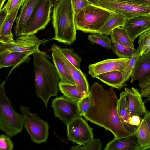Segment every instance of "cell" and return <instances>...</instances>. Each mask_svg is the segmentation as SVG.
<instances>
[{
    "label": "cell",
    "mask_w": 150,
    "mask_h": 150,
    "mask_svg": "<svg viewBox=\"0 0 150 150\" xmlns=\"http://www.w3.org/2000/svg\"><path fill=\"white\" fill-rule=\"evenodd\" d=\"M34 53L35 52L33 51L28 52H0V69L13 66L10 74L14 69L21 64L25 62H28L30 59L29 56Z\"/></svg>",
    "instance_id": "9a60e30c"
},
{
    "label": "cell",
    "mask_w": 150,
    "mask_h": 150,
    "mask_svg": "<svg viewBox=\"0 0 150 150\" xmlns=\"http://www.w3.org/2000/svg\"><path fill=\"white\" fill-rule=\"evenodd\" d=\"M7 15V9L4 7L0 11V30L6 18Z\"/></svg>",
    "instance_id": "ab89813d"
},
{
    "label": "cell",
    "mask_w": 150,
    "mask_h": 150,
    "mask_svg": "<svg viewBox=\"0 0 150 150\" xmlns=\"http://www.w3.org/2000/svg\"><path fill=\"white\" fill-rule=\"evenodd\" d=\"M143 119L146 121L149 129L150 130V112L147 110L146 112L143 115Z\"/></svg>",
    "instance_id": "60d3db41"
},
{
    "label": "cell",
    "mask_w": 150,
    "mask_h": 150,
    "mask_svg": "<svg viewBox=\"0 0 150 150\" xmlns=\"http://www.w3.org/2000/svg\"><path fill=\"white\" fill-rule=\"evenodd\" d=\"M68 140L81 146L93 139L92 128L81 116L77 117L67 125Z\"/></svg>",
    "instance_id": "30bf717a"
},
{
    "label": "cell",
    "mask_w": 150,
    "mask_h": 150,
    "mask_svg": "<svg viewBox=\"0 0 150 150\" xmlns=\"http://www.w3.org/2000/svg\"><path fill=\"white\" fill-rule=\"evenodd\" d=\"M39 0H25L17 17L14 28L15 35L20 36L21 31L26 24Z\"/></svg>",
    "instance_id": "d6986e66"
},
{
    "label": "cell",
    "mask_w": 150,
    "mask_h": 150,
    "mask_svg": "<svg viewBox=\"0 0 150 150\" xmlns=\"http://www.w3.org/2000/svg\"><path fill=\"white\" fill-rule=\"evenodd\" d=\"M111 35L125 45L133 49H135L133 43L124 28L118 27L114 29Z\"/></svg>",
    "instance_id": "f1b7e54d"
},
{
    "label": "cell",
    "mask_w": 150,
    "mask_h": 150,
    "mask_svg": "<svg viewBox=\"0 0 150 150\" xmlns=\"http://www.w3.org/2000/svg\"><path fill=\"white\" fill-rule=\"evenodd\" d=\"M10 0H8V1H9Z\"/></svg>",
    "instance_id": "bcb514c9"
},
{
    "label": "cell",
    "mask_w": 150,
    "mask_h": 150,
    "mask_svg": "<svg viewBox=\"0 0 150 150\" xmlns=\"http://www.w3.org/2000/svg\"><path fill=\"white\" fill-rule=\"evenodd\" d=\"M115 13L100 6L90 4L75 15L76 29L85 33L98 34L102 27Z\"/></svg>",
    "instance_id": "277c9868"
},
{
    "label": "cell",
    "mask_w": 150,
    "mask_h": 150,
    "mask_svg": "<svg viewBox=\"0 0 150 150\" xmlns=\"http://www.w3.org/2000/svg\"><path fill=\"white\" fill-rule=\"evenodd\" d=\"M25 0H10L8 1L4 6L7 10L8 14L15 10L19 6H21L23 4Z\"/></svg>",
    "instance_id": "8d00e7d4"
},
{
    "label": "cell",
    "mask_w": 150,
    "mask_h": 150,
    "mask_svg": "<svg viewBox=\"0 0 150 150\" xmlns=\"http://www.w3.org/2000/svg\"><path fill=\"white\" fill-rule=\"evenodd\" d=\"M110 35L111 40L112 43V50L119 58H130L134 50L120 42L116 38Z\"/></svg>",
    "instance_id": "4316f807"
},
{
    "label": "cell",
    "mask_w": 150,
    "mask_h": 150,
    "mask_svg": "<svg viewBox=\"0 0 150 150\" xmlns=\"http://www.w3.org/2000/svg\"><path fill=\"white\" fill-rule=\"evenodd\" d=\"M52 56L60 80L59 81L75 84L68 69L61 59L53 52H52Z\"/></svg>",
    "instance_id": "cb8c5ba5"
},
{
    "label": "cell",
    "mask_w": 150,
    "mask_h": 150,
    "mask_svg": "<svg viewBox=\"0 0 150 150\" xmlns=\"http://www.w3.org/2000/svg\"><path fill=\"white\" fill-rule=\"evenodd\" d=\"M88 39L93 44H97L107 49H112L111 41L108 35L91 34L88 35Z\"/></svg>",
    "instance_id": "f546056e"
},
{
    "label": "cell",
    "mask_w": 150,
    "mask_h": 150,
    "mask_svg": "<svg viewBox=\"0 0 150 150\" xmlns=\"http://www.w3.org/2000/svg\"><path fill=\"white\" fill-rule=\"evenodd\" d=\"M128 1H135L142 3H145L150 5V0H123Z\"/></svg>",
    "instance_id": "b9f144b4"
},
{
    "label": "cell",
    "mask_w": 150,
    "mask_h": 150,
    "mask_svg": "<svg viewBox=\"0 0 150 150\" xmlns=\"http://www.w3.org/2000/svg\"><path fill=\"white\" fill-rule=\"evenodd\" d=\"M124 92L128 101V108L130 117L133 115L141 117L146 112L144 103L142 99L139 90L134 87L129 88H124Z\"/></svg>",
    "instance_id": "2e32d148"
},
{
    "label": "cell",
    "mask_w": 150,
    "mask_h": 150,
    "mask_svg": "<svg viewBox=\"0 0 150 150\" xmlns=\"http://www.w3.org/2000/svg\"><path fill=\"white\" fill-rule=\"evenodd\" d=\"M6 0H0V11L2 9L3 5Z\"/></svg>",
    "instance_id": "ee69618b"
},
{
    "label": "cell",
    "mask_w": 150,
    "mask_h": 150,
    "mask_svg": "<svg viewBox=\"0 0 150 150\" xmlns=\"http://www.w3.org/2000/svg\"><path fill=\"white\" fill-rule=\"evenodd\" d=\"M58 85L63 95L70 99L78 101L84 96L75 84L59 81Z\"/></svg>",
    "instance_id": "484cf974"
},
{
    "label": "cell",
    "mask_w": 150,
    "mask_h": 150,
    "mask_svg": "<svg viewBox=\"0 0 150 150\" xmlns=\"http://www.w3.org/2000/svg\"><path fill=\"white\" fill-rule=\"evenodd\" d=\"M48 39H40L35 35L20 36L15 40L9 42H0V52L8 51L11 52H28L33 51L41 53L47 58L49 57L39 49L41 44L45 45L49 41Z\"/></svg>",
    "instance_id": "9c48e42d"
},
{
    "label": "cell",
    "mask_w": 150,
    "mask_h": 150,
    "mask_svg": "<svg viewBox=\"0 0 150 150\" xmlns=\"http://www.w3.org/2000/svg\"><path fill=\"white\" fill-rule=\"evenodd\" d=\"M130 58L108 59L88 66V73L93 78L99 74L109 71H118L123 74L128 64Z\"/></svg>",
    "instance_id": "7c38bea8"
},
{
    "label": "cell",
    "mask_w": 150,
    "mask_h": 150,
    "mask_svg": "<svg viewBox=\"0 0 150 150\" xmlns=\"http://www.w3.org/2000/svg\"><path fill=\"white\" fill-rule=\"evenodd\" d=\"M71 1L75 15L90 4L87 0H71Z\"/></svg>",
    "instance_id": "74e56055"
},
{
    "label": "cell",
    "mask_w": 150,
    "mask_h": 150,
    "mask_svg": "<svg viewBox=\"0 0 150 150\" xmlns=\"http://www.w3.org/2000/svg\"><path fill=\"white\" fill-rule=\"evenodd\" d=\"M124 91H122L118 99L117 105V112L121 122L125 130L130 134H134L138 127L132 125L129 123V112L128 102Z\"/></svg>",
    "instance_id": "ac0fdd59"
},
{
    "label": "cell",
    "mask_w": 150,
    "mask_h": 150,
    "mask_svg": "<svg viewBox=\"0 0 150 150\" xmlns=\"http://www.w3.org/2000/svg\"><path fill=\"white\" fill-rule=\"evenodd\" d=\"M103 7L121 14L126 19L150 14V5L140 2L123 0H99Z\"/></svg>",
    "instance_id": "52a82bcc"
},
{
    "label": "cell",
    "mask_w": 150,
    "mask_h": 150,
    "mask_svg": "<svg viewBox=\"0 0 150 150\" xmlns=\"http://www.w3.org/2000/svg\"><path fill=\"white\" fill-rule=\"evenodd\" d=\"M5 81L0 84V129L13 137L22 131L24 118L13 109L5 94Z\"/></svg>",
    "instance_id": "5b68a950"
},
{
    "label": "cell",
    "mask_w": 150,
    "mask_h": 150,
    "mask_svg": "<svg viewBox=\"0 0 150 150\" xmlns=\"http://www.w3.org/2000/svg\"></svg>",
    "instance_id": "7dc6e473"
},
{
    "label": "cell",
    "mask_w": 150,
    "mask_h": 150,
    "mask_svg": "<svg viewBox=\"0 0 150 150\" xmlns=\"http://www.w3.org/2000/svg\"><path fill=\"white\" fill-rule=\"evenodd\" d=\"M53 5L52 0H39L20 36L35 35L44 29L51 20Z\"/></svg>",
    "instance_id": "8992f818"
},
{
    "label": "cell",
    "mask_w": 150,
    "mask_h": 150,
    "mask_svg": "<svg viewBox=\"0 0 150 150\" xmlns=\"http://www.w3.org/2000/svg\"><path fill=\"white\" fill-rule=\"evenodd\" d=\"M150 130L144 120L141 122L134 134L136 137L139 144L146 150L150 148Z\"/></svg>",
    "instance_id": "d4e9b609"
},
{
    "label": "cell",
    "mask_w": 150,
    "mask_h": 150,
    "mask_svg": "<svg viewBox=\"0 0 150 150\" xmlns=\"http://www.w3.org/2000/svg\"><path fill=\"white\" fill-rule=\"evenodd\" d=\"M20 108L24 116L23 126L31 140L38 144L46 142L49 134L48 123L35 113H32L30 108L21 105Z\"/></svg>",
    "instance_id": "ba28073f"
},
{
    "label": "cell",
    "mask_w": 150,
    "mask_h": 150,
    "mask_svg": "<svg viewBox=\"0 0 150 150\" xmlns=\"http://www.w3.org/2000/svg\"><path fill=\"white\" fill-rule=\"evenodd\" d=\"M142 118L138 115H133L130 117L129 123L132 125L138 127Z\"/></svg>",
    "instance_id": "f35d334b"
},
{
    "label": "cell",
    "mask_w": 150,
    "mask_h": 150,
    "mask_svg": "<svg viewBox=\"0 0 150 150\" xmlns=\"http://www.w3.org/2000/svg\"><path fill=\"white\" fill-rule=\"evenodd\" d=\"M33 54L36 94L47 108L50 97L57 96L59 78L54 64L45 56L37 52Z\"/></svg>",
    "instance_id": "7a4b0ae2"
},
{
    "label": "cell",
    "mask_w": 150,
    "mask_h": 150,
    "mask_svg": "<svg viewBox=\"0 0 150 150\" xmlns=\"http://www.w3.org/2000/svg\"><path fill=\"white\" fill-rule=\"evenodd\" d=\"M126 19L122 15L115 13L101 28L98 34L107 35H110L115 28L123 27Z\"/></svg>",
    "instance_id": "603a6c76"
},
{
    "label": "cell",
    "mask_w": 150,
    "mask_h": 150,
    "mask_svg": "<svg viewBox=\"0 0 150 150\" xmlns=\"http://www.w3.org/2000/svg\"><path fill=\"white\" fill-rule=\"evenodd\" d=\"M52 52L55 53L62 61L68 69L75 84L84 96L89 94V86L88 82L84 74L80 69L76 68L70 63L61 52L58 46L54 44L50 49Z\"/></svg>",
    "instance_id": "4fadbf2b"
},
{
    "label": "cell",
    "mask_w": 150,
    "mask_h": 150,
    "mask_svg": "<svg viewBox=\"0 0 150 150\" xmlns=\"http://www.w3.org/2000/svg\"><path fill=\"white\" fill-rule=\"evenodd\" d=\"M77 102L64 95L54 99L51 106L54 110L55 117L59 119L66 126L74 119L81 116Z\"/></svg>",
    "instance_id": "8fae6325"
},
{
    "label": "cell",
    "mask_w": 150,
    "mask_h": 150,
    "mask_svg": "<svg viewBox=\"0 0 150 150\" xmlns=\"http://www.w3.org/2000/svg\"><path fill=\"white\" fill-rule=\"evenodd\" d=\"M90 96L89 93L78 101V109L81 117L84 116L87 112L90 105Z\"/></svg>",
    "instance_id": "e575fe53"
},
{
    "label": "cell",
    "mask_w": 150,
    "mask_h": 150,
    "mask_svg": "<svg viewBox=\"0 0 150 150\" xmlns=\"http://www.w3.org/2000/svg\"><path fill=\"white\" fill-rule=\"evenodd\" d=\"M123 27L133 42L140 35L150 30V14L126 19Z\"/></svg>",
    "instance_id": "5bb4252c"
},
{
    "label": "cell",
    "mask_w": 150,
    "mask_h": 150,
    "mask_svg": "<svg viewBox=\"0 0 150 150\" xmlns=\"http://www.w3.org/2000/svg\"><path fill=\"white\" fill-rule=\"evenodd\" d=\"M89 94L90 104L84 116L86 119L111 132L115 138L130 135L123 126L118 116V99L113 87L106 90L96 82L91 85Z\"/></svg>",
    "instance_id": "6da1fadb"
},
{
    "label": "cell",
    "mask_w": 150,
    "mask_h": 150,
    "mask_svg": "<svg viewBox=\"0 0 150 150\" xmlns=\"http://www.w3.org/2000/svg\"><path fill=\"white\" fill-rule=\"evenodd\" d=\"M139 85L141 88L140 94L142 97H146L147 101L150 98V74L139 80Z\"/></svg>",
    "instance_id": "836d02e7"
},
{
    "label": "cell",
    "mask_w": 150,
    "mask_h": 150,
    "mask_svg": "<svg viewBox=\"0 0 150 150\" xmlns=\"http://www.w3.org/2000/svg\"><path fill=\"white\" fill-rule=\"evenodd\" d=\"M140 57L138 48L135 49L132 56L130 58L128 64L123 74L125 82L130 79L136 64Z\"/></svg>",
    "instance_id": "1f68e13d"
},
{
    "label": "cell",
    "mask_w": 150,
    "mask_h": 150,
    "mask_svg": "<svg viewBox=\"0 0 150 150\" xmlns=\"http://www.w3.org/2000/svg\"><path fill=\"white\" fill-rule=\"evenodd\" d=\"M138 40V48L140 56L143 54L150 52V30L140 35Z\"/></svg>",
    "instance_id": "4dcf8cb0"
},
{
    "label": "cell",
    "mask_w": 150,
    "mask_h": 150,
    "mask_svg": "<svg viewBox=\"0 0 150 150\" xmlns=\"http://www.w3.org/2000/svg\"><path fill=\"white\" fill-rule=\"evenodd\" d=\"M90 4L98 6H100L99 4V0H87Z\"/></svg>",
    "instance_id": "7bdbcfd3"
},
{
    "label": "cell",
    "mask_w": 150,
    "mask_h": 150,
    "mask_svg": "<svg viewBox=\"0 0 150 150\" xmlns=\"http://www.w3.org/2000/svg\"><path fill=\"white\" fill-rule=\"evenodd\" d=\"M55 1H60V0H55Z\"/></svg>",
    "instance_id": "f6af8a7d"
},
{
    "label": "cell",
    "mask_w": 150,
    "mask_h": 150,
    "mask_svg": "<svg viewBox=\"0 0 150 150\" xmlns=\"http://www.w3.org/2000/svg\"><path fill=\"white\" fill-rule=\"evenodd\" d=\"M14 144L10 137L4 134L0 135V150H12Z\"/></svg>",
    "instance_id": "d590c367"
},
{
    "label": "cell",
    "mask_w": 150,
    "mask_h": 150,
    "mask_svg": "<svg viewBox=\"0 0 150 150\" xmlns=\"http://www.w3.org/2000/svg\"><path fill=\"white\" fill-rule=\"evenodd\" d=\"M106 85L118 89H121L127 85L124 80L123 74L115 71L102 73L95 77Z\"/></svg>",
    "instance_id": "44dd1931"
},
{
    "label": "cell",
    "mask_w": 150,
    "mask_h": 150,
    "mask_svg": "<svg viewBox=\"0 0 150 150\" xmlns=\"http://www.w3.org/2000/svg\"><path fill=\"white\" fill-rule=\"evenodd\" d=\"M150 74V52L143 54L138 60L130 77L131 83Z\"/></svg>",
    "instance_id": "ffe728a7"
},
{
    "label": "cell",
    "mask_w": 150,
    "mask_h": 150,
    "mask_svg": "<svg viewBox=\"0 0 150 150\" xmlns=\"http://www.w3.org/2000/svg\"><path fill=\"white\" fill-rule=\"evenodd\" d=\"M58 48L67 60L76 68L80 69V64L82 58L73 51L72 48H62L58 46Z\"/></svg>",
    "instance_id": "83f0119b"
},
{
    "label": "cell",
    "mask_w": 150,
    "mask_h": 150,
    "mask_svg": "<svg viewBox=\"0 0 150 150\" xmlns=\"http://www.w3.org/2000/svg\"><path fill=\"white\" fill-rule=\"evenodd\" d=\"M21 7L18 6L12 12L8 14L0 30V42H9L14 40L12 28Z\"/></svg>",
    "instance_id": "7402d4cb"
},
{
    "label": "cell",
    "mask_w": 150,
    "mask_h": 150,
    "mask_svg": "<svg viewBox=\"0 0 150 150\" xmlns=\"http://www.w3.org/2000/svg\"><path fill=\"white\" fill-rule=\"evenodd\" d=\"M104 150H146L139 143L134 134L115 138L107 143Z\"/></svg>",
    "instance_id": "e0dca14e"
},
{
    "label": "cell",
    "mask_w": 150,
    "mask_h": 150,
    "mask_svg": "<svg viewBox=\"0 0 150 150\" xmlns=\"http://www.w3.org/2000/svg\"><path fill=\"white\" fill-rule=\"evenodd\" d=\"M52 16L55 36L52 39L68 45L76 40L75 14L71 0H60L53 3Z\"/></svg>",
    "instance_id": "3957f363"
},
{
    "label": "cell",
    "mask_w": 150,
    "mask_h": 150,
    "mask_svg": "<svg viewBox=\"0 0 150 150\" xmlns=\"http://www.w3.org/2000/svg\"><path fill=\"white\" fill-rule=\"evenodd\" d=\"M102 143L98 138L93 139L83 146L79 145L72 146L71 150H101Z\"/></svg>",
    "instance_id": "d6a6232c"
}]
</instances>
